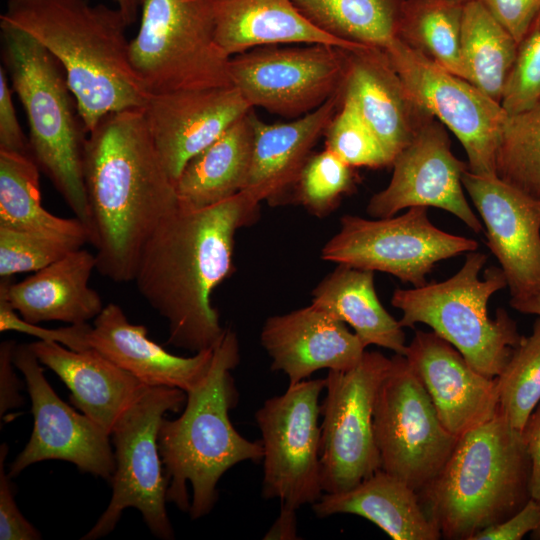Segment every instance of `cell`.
Masks as SVG:
<instances>
[{"mask_svg":"<svg viewBox=\"0 0 540 540\" xmlns=\"http://www.w3.org/2000/svg\"><path fill=\"white\" fill-rule=\"evenodd\" d=\"M40 169L30 155L0 151V227L90 241L78 218H62L41 201Z\"/></svg>","mask_w":540,"mask_h":540,"instance_id":"31","label":"cell"},{"mask_svg":"<svg viewBox=\"0 0 540 540\" xmlns=\"http://www.w3.org/2000/svg\"><path fill=\"white\" fill-rule=\"evenodd\" d=\"M485 226L487 246L499 262L511 300H521L540 288V201L499 177L468 169L462 176Z\"/></svg>","mask_w":540,"mask_h":540,"instance_id":"18","label":"cell"},{"mask_svg":"<svg viewBox=\"0 0 540 540\" xmlns=\"http://www.w3.org/2000/svg\"><path fill=\"white\" fill-rule=\"evenodd\" d=\"M511 34L518 45L540 13V0H478Z\"/></svg>","mask_w":540,"mask_h":540,"instance_id":"43","label":"cell"},{"mask_svg":"<svg viewBox=\"0 0 540 540\" xmlns=\"http://www.w3.org/2000/svg\"><path fill=\"white\" fill-rule=\"evenodd\" d=\"M16 343L12 340L2 341L0 344V416L8 410L23 404V397L19 393L21 383L14 371L16 367L13 354Z\"/></svg>","mask_w":540,"mask_h":540,"instance_id":"46","label":"cell"},{"mask_svg":"<svg viewBox=\"0 0 540 540\" xmlns=\"http://www.w3.org/2000/svg\"><path fill=\"white\" fill-rule=\"evenodd\" d=\"M317 28L340 40L385 48L397 38L405 0H292Z\"/></svg>","mask_w":540,"mask_h":540,"instance_id":"33","label":"cell"},{"mask_svg":"<svg viewBox=\"0 0 540 540\" xmlns=\"http://www.w3.org/2000/svg\"><path fill=\"white\" fill-rule=\"evenodd\" d=\"M444 427L460 438L499 411L497 379L473 368L433 331H416L404 353Z\"/></svg>","mask_w":540,"mask_h":540,"instance_id":"20","label":"cell"},{"mask_svg":"<svg viewBox=\"0 0 540 540\" xmlns=\"http://www.w3.org/2000/svg\"><path fill=\"white\" fill-rule=\"evenodd\" d=\"M540 99V31L519 45L501 105L508 115L522 112Z\"/></svg>","mask_w":540,"mask_h":540,"instance_id":"40","label":"cell"},{"mask_svg":"<svg viewBox=\"0 0 540 540\" xmlns=\"http://www.w3.org/2000/svg\"><path fill=\"white\" fill-rule=\"evenodd\" d=\"M251 110L185 165L175 183L180 206L208 207L244 189L253 153Z\"/></svg>","mask_w":540,"mask_h":540,"instance_id":"29","label":"cell"},{"mask_svg":"<svg viewBox=\"0 0 540 540\" xmlns=\"http://www.w3.org/2000/svg\"><path fill=\"white\" fill-rule=\"evenodd\" d=\"M145 0H114L117 8L122 12L129 25L137 20Z\"/></svg>","mask_w":540,"mask_h":540,"instance_id":"50","label":"cell"},{"mask_svg":"<svg viewBox=\"0 0 540 540\" xmlns=\"http://www.w3.org/2000/svg\"><path fill=\"white\" fill-rule=\"evenodd\" d=\"M13 361L25 378L34 423L28 443L9 467L10 478L34 463L64 460L111 481L115 458L110 435L58 397L29 344H16Z\"/></svg>","mask_w":540,"mask_h":540,"instance_id":"16","label":"cell"},{"mask_svg":"<svg viewBox=\"0 0 540 540\" xmlns=\"http://www.w3.org/2000/svg\"><path fill=\"white\" fill-rule=\"evenodd\" d=\"M389 184L369 200L366 212L387 218L411 207H435L460 219L473 232L482 222L463 192L462 176L468 169L451 151L445 126L435 118L428 122L393 159Z\"/></svg>","mask_w":540,"mask_h":540,"instance_id":"17","label":"cell"},{"mask_svg":"<svg viewBox=\"0 0 540 540\" xmlns=\"http://www.w3.org/2000/svg\"><path fill=\"white\" fill-rule=\"evenodd\" d=\"M324 379L289 385L256 411L263 446L262 496L297 510L324 493L321 481L319 397Z\"/></svg>","mask_w":540,"mask_h":540,"instance_id":"13","label":"cell"},{"mask_svg":"<svg viewBox=\"0 0 540 540\" xmlns=\"http://www.w3.org/2000/svg\"><path fill=\"white\" fill-rule=\"evenodd\" d=\"M409 92L459 140L468 170L495 176V158L508 114L466 79L434 64L398 38L384 48Z\"/></svg>","mask_w":540,"mask_h":540,"instance_id":"15","label":"cell"},{"mask_svg":"<svg viewBox=\"0 0 540 540\" xmlns=\"http://www.w3.org/2000/svg\"><path fill=\"white\" fill-rule=\"evenodd\" d=\"M391 366L392 358L365 351L354 367L328 371L320 404L324 492L351 489L381 468L373 414L378 389Z\"/></svg>","mask_w":540,"mask_h":540,"instance_id":"12","label":"cell"},{"mask_svg":"<svg viewBox=\"0 0 540 540\" xmlns=\"http://www.w3.org/2000/svg\"><path fill=\"white\" fill-rule=\"evenodd\" d=\"M442 1L465 5L467 2L471 0H442Z\"/></svg>","mask_w":540,"mask_h":540,"instance_id":"52","label":"cell"},{"mask_svg":"<svg viewBox=\"0 0 540 540\" xmlns=\"http://www.w3.org/2000/svg\"><path fill=\"white\" fill-rule=\"evenodd\" d=\"M259 204L241 191L204 208L178 205L145 244L133 281L167 320L169 344L198 353L221 340L226 327L211 296L234 271L235 235L255 220Z\"/></svg>","mask_w":540,"mask_h":540,"instance_id":"1","label":"cell"},{"mask_svg":"<svg viewBox=\"0 0 540 540\" xmlns=\"http://www.w3.org/2000/svg\"><path fill=\"white\" fill-rule=\"evenodd\" d=\"M464 5L405 0L397 38L439 67L464 78L461 30Z\"/></svg>","mask_w":540,"mask_h":540,"instance_id":"34","label":"cell"},{"mask_svg":"<svg viewBox=\"0 0 540 540\" xmlns=\"http://www.w3.org/2000/svg\"><path fill=\"white\" fill-rule=\"evenodd\" d=\"M537 31H540V13H539L537 19L535 20V22H534V24H533V26H532V28H531L528 35H530V34H532L534 32H537Z\"/></svg>","mask_w":540,"mask_h":540,"instance_id":"51","label":"cell"},{"mask_svg":"<svg viewBox=\"0 0 540 540\" xmlns=\"http://www.w3.org/2000/svg\"><path fill=\"white\" fill-rule=\"evenodd\" d=\"M427 209L411 207L402 215L377 219L344 215L339 231L323 246L321 258L388 273L421 287L438 262L478 249L474 239L436 227Z\"/></svg>","mask_w":540,"mask_h":540,"instance_id":"10","label":"cell"},{"mask_svg":"<svg viewBox=\"0 0 540 540\" xmlns=\"http://www.w3.org/2000/svg\"><path fill=\"white\" fill-rule=\"evenodd\" d=\"M312 303L353 328L364 345H376L404 355L405 333L378 299L374 272L338 266L312 291Z\"/></svg>","mask_w":540,"mask_h":540,"instance_id":"30","label":"cell"},{"mask_svg":"<svg viewBox=\"0 0 540 540\" xmlns=\"http://www.w3.org/2000/svg\"><path fill=\"white\" fill-rule=\"evenodd\" d=\"M530 477L522 432L498 411L458 439L442 469L418 494L443 538L473 540L528 502Z\"/></svg>","mask_w":540,"mask_h":540,"instance_id":"5","label":"cell"},{"mask_svg":"<svg viewBox=\"0 0 540 540\" xmlns=\"http://www.w3.org/2000/svg\"><path fill=\"white\" fill-rule=\"evenodd\" d=\"M13 89L8 83L7 72L0 68V151L30 155L26 138L15 111ZM31 156V155H30Z\"/></svg>","mask_w":540,"mask_h":540,"instance_id":"44","label":"cell"},{"mask_svg":"<svg viewBox=\"0 0 540 540\" xmlns=\"http://www.w3.org/2000/svg\"><path fill=\"white\" fill-rule=\"evenodd\" d=\"M518 43L478 1L464 5L461 61L464 79L501 104Z\"/></svg>","mask_w":540,"mask_h":540,"instance_id":"32","label":"cell"},{"mask_svg":"<svg viewBox=\"0 0 540 540\" xmlns=\"http://www.w3.org/2000/svg\"><path fill=\"white\" fill-rule=\"evenodd\" d=\"M144 325L129 322L122 308L109 303L94 319L87 342L120 368L147 386H165L189 392L207 375L213 349L177 356L152 341Z\"/></svg>","mask_w":540,"mask_h":540,"instance_id":"24","label":"cell"},{"mask_svg":"<svg viewBox=\"0 0 540 540\" xmlns=\"http://www.w3.org/2000/svg\"><path fill=\"white\" fill-rule=\"evenodd\" d=\"M342 102L341 91L314 111L285 123H266L251 110L253 153L242 191L258 203H285L297 178Z\"/></svg>","mask_w":540,"mask_h":540,"instance_id":"23","label":"cell"},{"mask_svg":"<svg viewBox=\"0 0 540 540\" xmlns=\"http://www.w3.org/2000/svg\"><path fill=\"white\" fill-rule=\"evenodd\" d=\"M142 109L160 160L176 183L188 161L252 107L227 86L150 94Z\"/></svg>","mask_w":540,"mask_h":540,"instance_id":"19","label":"cell"},{"mask_svg":"<svg viewBox=\"0 0 540 540\" xmlns=\"http://www.w3.org/2000/svg\"><path fill=\"white\" fill-rule=\"evenodd\" d=\"M522 437L531 460V498L540 502V404L530 415Z\"/></svg>","mask_w":540,"mask_h":540,"instance_id":"47","label":"cell"},{"mask_svg":"<svg viewBox=\"0 0 540 540\" xmlns=\"http://www.w3.org/2000/svg\"><path fill=\"white\" fill-rule=\"evenodd\" d=\"M510 306L518 312L540 317V288L525 299L510 300Z\"/></svg>","mask_w":540,"mask_h":540,"instance_id":"49","label":"cell"},{"mask_svg":"<svg viewBox=\"0 0 540 540\" xmlns=\"http://www.w3.org/2000/svg\"><path fill=\"white\" fill-rule=\"evenodd\" d=\"M0 33L4 68L28 120L30 155L89 231L84 180L88 131L64 71L27 33L4 22Z\"/></svg>","mask_w":540,"mask_h":540,"instance_id":"6","label":"cell"},{"mask_svg":"<svg viewBox=\"0 0 540 540\" xmlns=\"http://www.w3.org/2000/svg\"><path fill=\"white\" fill-rule=\"evenodd\" d=\"M346 50L327 44L257 47L230 57L229 75L252 108L299 118L341 90Z\"/></svg>","mask_w":540,"mask_h":540,"instance_id":"14","label":"cell"},{"mask_svg":"<svg viewBox=\"0 0 540 540\" xmlns=\"http://www.w3.org/2000/svg\"><path fill=\"white\" fill-rule=\"evenodd\" d=\"M495 173L540 201V99L530 108L508 115L496 151Z\"/></svg>","mask_w":540,"mask_h":540,"instance_id":"35","label":"cell"},{"mask_svg":"<svg viewBox=\"0 0 540 540\" xmlns=\"http://www.w3.org/2000/svg\"><path fill=\"white\" fill-rule=\"evenodd\" d=\"M324 137L325 148L353 168L391 166L382 144L348 99H342Z\"/></svg>","mask_w":540,"mask_h":540,"instance_id":"39","label":"cell"},{"mask_svg":"<svg viewBox=\"0 0 540 540\" xmlns=\"http://www.w3.org/2000/svg\"><path fill=\"white\" fill-rule=\"evenodd\" d=\"M131 66L149 94L232 86L213 0H145Z\"/></svg>","mask_w":540,"mask_h":540,"instance_id":"8","label":"cell"},{"mask_svg":"<svg viewBox=\"0 0 540 540\" xmlns=\"http://www.w3.org/2000/svg\"><path fill=\"white\" fill-rule=\"evenodd\" d=\"M186 398V392L178 388L147 386L117 420L110 435L115 449L112 497L82 540H95L111 533L129 507L140 511L154 536L163 540L174 538L166 510L168 482L158 432L165 414L180 411Z\"/></svg>","mask_w":540,"mask_h":540,"instance_id":"9","label":"cell"},{"mask_svg":"<svg viewBox=\"0 0 540 540\" xmlns=\"http://www.w3.org/2000/svg\"><path fill=\"white\" fill-rule=\"evenodd\" d=\"M7 452L8 446L3 443L0 447V539H41V534L24 518L16 505L10 476L4 469Z\"/></svg>","mask_w":540,"mask_h":540,"instance_id":"42","label":"cell"},{"mask_svg":"<svg viewBox=\"0 0 540 540\" xmlns=\"http://www.w3.org/2000/svg\"><path fill=\"white\" fill-rule=\"evenodd\" d=\"M499 411L522 432L540 402V317L532 333L522 336L502 372L496 377Z\"/></svg>","mask_w":540,"mask_h":540,"instance_id":"36","label":"cell"},{"mask_svg":"<svg viewBox=\"0 0 540 540\" xmlns=\"http://www.w3.org/2000/svg\"><path fill=\"white\" fill-rule=\"evenodd\" d=\"M264 539H297L296 510L281 505L280 514L265 534Z\"/></svg>","mask_w":540,"mask_h":540,"instance_id":"48","label":"cell"},{"mask_svg":"<svg viewBox=\"0 0 540 540\" xmlns=\"http://www.w3.org/2000/svg\"><path fill=\"white\" fill-rule=\"evenodd\" d=\"M486 261L484 253L468 252L456 274L438 283L398 288L393 292L391 304L402 312L399 320L402 327L429 326L473 368L495 378L522 336L504 309L497 310L495 319L488 315L490 298L507 287V281L501 268L494 266L480 277Z\"/></svg>","mask_w":540,"mask_h":540,"instance_id":"7","label":"cell"},{"mask_svg":"<svg viewBox=\"0 0 540 540\" xmlns=\"http://www.w3.org/2000/svg\"><path fill=\"white\" fill-rule=\"evenodd\" d=\"M342 99L350 100L376 135L391 164L434 117L409 92L384 48L346 50Z\"/></svg>","mask_w":540,"mask_h":540,"instance_id":"21","label":"cell"},{"mask_svg":"<svg viewBox=\"0 0 540 540\" xmlns=\"http://www.w3.org/2000/svg\"><path fill=\"white\" fill-rule=\"evenodd\" d=\"M88 323L70 324V326L58 329H47L25 321L10 306L0 298V331H18L38 337L39 340L56 342L71 350L82 351L90 348L87 335L91 329Z\"/></svg>","mask_w":540,"mask_h":540,"instance_id":"41","label":"cell"},{"mask_svg":"<svg viewBox=\"0 0 540 540\" xmlns=\"http://www.w3.org/2000/svg\"><path fill=\"white\" fill-rule=\"evenodd\" d=\"M315 515L361 516L394 540H438L439 529L417 491L381 468L351 489L326 493L312 504Z\"/></svg>","mask_w":540,"mask_h":540,"instance_id":"28","label":"cell"},{"mask_svg":"<svg viewBox=\"0 0 540 540\" xmlns=\"http://www.w3.org/2000/svg\"><path fill=\"white\" fill-rule=\"evenodd\" d=\"M0 22L27 33L62 67L88 131L106 115L143 108L150 96L129 58L122 12L88 0H8Z\"/></svg>","mask_w":540,"mask_h":540,"instance_id":"3","label":"cell"},{"mask_svg":"<svg viewBox=\"0 0 540 540\" xmlns=\"http://www.w3.org/2000/svg\"><path fill=\"white\" fill-rule=\"evenodd\" d=\"M85 243L76 237L0 227V277L37 272Z\"/></svg>","mask_w":540,"mask_h":540,"instance_id":"38","label":"cell"},{"mask_svg":"<svg viewBox=\"0 0 540 540\" xmlns=\"http://www.w3.org/2000/svg\"><path fill=\"white\" fill-rule=\"evenodd\" d=\"M355 183L354 168L325 148L310 155L290 199L322 218L338 207L342 198L354 190Z\"/></svg>","mask_w":540,"mask_h":540,"instance_id":"37","label":"cell"},{"mask_svg":"<svg viewBox=\"0 0 540 540\" xmlns=\"http://www.w3.org/2000/svg\"><path fill=\"white\" fill-rule=\"evenodd\" d=\"M260 341L272 360L271 370L286 374L289 385L306 380L321 369L348 370L366 351L346 323L313 303L268 317Z\"/></svg>","mask_w":540,"mask_h":540,"instance_id":"22","label":"cell"},{"mask_svg":"<svg viewBox=\"0 0 540 540\" xmlns=\"http://www.w3.org/2000/svg\"><path fill=\"white\" fill-rule=\"evenodd\" d=\"M373 428L381 469L417 492L442 469L459 439L444 427L421 381L399 354L378 389Z\"/></svg>","mask_w":540,"mask_h":540,"instance_id":"11","label":"cell"},{"mask_svg":"<svg viewBox=\"0 0 540 540\" xmlns=\"http://www.w3.org/2000/svg\"><path fill=\"white\" fill-rule=\"evenodd\" d=\"M529 532L540 536V502L533 498L508 519L476 534L473 540H520Z\"/></svg>","mask_w":540,"mask_h":540,"instance_id":"45","label":"cell"},{"mask_svg":"<svg viewBox=\"0 0 540 540\" xmlns=\"http://www.w3.org/2000/svg\"><path fill=\"white\" fill-rule=\"evenodd\" d=\"M29 345L40 363L69 388L72 404L108 435L123 412L147 387L93 348L75 351L43 340Z\"/></svg>","mask_w":540,"mask_h":540,"instance_id":"26","label":"cell"},{"mask_svg":"<svg viewBox=\"0 0 540 540\" xmlns=\"http://www.w3.org/2000/svg\"><path fill=\"white\" fill-rule=\"evenodd\" d=\"M84 180L96 270L133 281L145 244L179 205L142 108L110 113L88 133Z\"/></svg>","mask_w":540,"mask_h":540,"instance_id":"2","label":"cell"},{"mask_svg":"<svg viewBox=\"0 0 540 540\" xmlns=\"http://www.w3.org/2000/svg\"><path fill=\"white\" fill-rule=\"evenodd\" d=\"M239 361L237 334L226 327L213 349L207 375L186 393L182 414L173 420L164 418L159 428L167 501L188 512L192 520L211 512L218 499L217 484L227 470L243 461L263 459L261 440L244 438L229 416L238 402L231 372Z\"/></svg>","mask_w":540,"mask_h":540,"instance_id":"4","label":"cell"},{"mask_svg":"<svg viewBox=\"0 0 540 540\" xmlns=\"http://www.w3.org/2000/svg\"><path fill=\"white\" fill-rule=\"evenodd\" d=\"M213 10L216 42L229 57L281 44H327L348 50L365 46L320 30L292 0H213Z\"/></svg>","mask_w":540,"mask_h":540,"instance_id":"27","label":"cell"},{"mask_svg":"<svg viewBox=\"0 0 540 540\" xmlns=\"http://www.w3.org/2000/svg\"><path fill=\"white\" fill-rule=\"evenodd\" d=\"M95 269V254L79 248L18 283L2 277L0 298L33 324L88 323L104 308L100 294L89 287Z\"/></svg>","mask_w":540,"mask_h":540,"instance_id":"25","label":"cell"}]
</instances>
